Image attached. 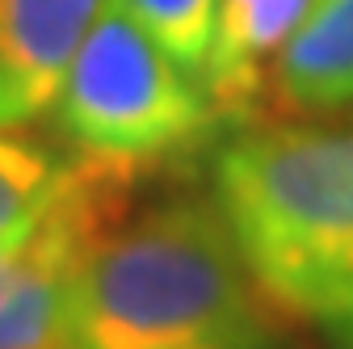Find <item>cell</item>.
Listing matches in <instances>:
<instances>
[{
	"mask_svg": "<svg viewBox=\"0 0 353 349\" xmlns=\"http://www.w3.org/2000/svg\"><path fill=\"white\" fill-rule=\"evenodd\" d=\"M210 198L265 299L353 349V114L232 126L210 156Z\"/></svg>",
	"mask_w": 353,
	"mask_h": 349,
	"instance_id": "cell-1",
	"label": "cell"
},
{
	"mask_svg": "<svg viewBox=\"0 0 353 349\" xmlns=\"http://www.w3.org/2000/svg\"><path fill=\"white\" fill-rule=\"evenodd\" d=\"M219 215L176 194L105 232L72 282V349H244L286 328Z\"/></svg>",
	"mask_w": 353,
	"mask_h": 349,
	"instance_id": "cell-2",
	"label": "cell"
},
{
	"mask_svg": "<svg viewBox=\"0 0 353 349\" xmlns=\"http://www.w3.org/2000/svg\"><path fill=\"white\" fill-rule=\"evenodd\" d=\"M51 114L72 156L135 168L139 177L190 164L223 130L202 80L172 63L122 0L84 34Z\"/></svg>",
	"mask_w": 353,
	"mask_h": 349,
	"instance_id": "cell-3",
	"label": "cell"
},
{
	"mask_svg": "<svg viewBox=\"0 0 353 349\" xmlns=\"http://www.w3.org/2000/svg\"><path fill=\"white\" fill-rule=\"evenodd\" d=\"M139 172L72 156L42 219L0 240V349H72V282L80 261L135 202Z\"/></svg>",
	"mask_w": 353,
	"mask_h": 349,
	"instance_id": "cell-4",
	"label": "cell"
},
{
	"mask_svg": "<svg viewBox=\"0 0 353 349\" xmlns=\"http://www.w3.org/2000/svg\"><path fill=\"white\" fill-rule=\"evenodd\" d=\"M114 0H0V130L51 114L84 34Z\"/></svg>",
	"mask_w": 353,
	"mask_h": 349,
	"instance_id": "cell-5",
	"label": "cell"
},
{
	"mask_svg": "<svg viewBox=\"0 0 353 349\" xmlns=\"http://www.w3.org/2000/svg\"><path fill=\"white\" fill-rule=\"evenodd\" d=\"M265 110L290 118L353 114V0H312L265 68Z\"/></svg>",
	"mask_w": 353,
	"mask_h": 349,
	"instance_id": "cell-6",
	"label": "cell"
},
{
	"mask_svg": "<svg viewBox=\"0 0 353 349\" xmlns=\"http://www.w3.org/2000/svg\"><path fill=\"white\" fill-rule=\"evenodd\" d=\"M307 9L312 0H219V30L202 89L228 130L261 118L265 63L278 55Z\"/></svg>",
	"mask_w": 353,
	"mask_h": 349,
	"instance_id": "cell-7",
	"label": "cell"
},
{
	"mask_svg": "<svg viewBox=\"0 0 353 349\" xmlns=\"http://www.w3.org/2000/svg\"><path fill=\"white\" fill-rule=\"evenodd\" d=\"M68 160L47 143L0 130V240L26 236L51 206Z\"/></svg>",
	"mask_w": 353,
	"mask_h": 349,
	"instance_id": "cell-8",
	"label": "cell"
},
{
	"mask_svg": "<svg viewBox=\"0 0 353 349\" xmlns=\"http://www.w3.org/2000/svg\"><path fill=\"white\" fill-rule=\"evenodd\" d=\"M122 5L172 63L202 80L214 51L219 0H122Z\"/></svg>",
	"mask_w": 353,
	"mask_h": 349,
	"instance_id": "cell-9",
	"label": "cell"
},
{
	"mask_svg": "<svg viewBox=\"0 0 353 349\" xmlns=\"http://www.w3.org/2000/svg\"><path fill=\"white\" fill-rule=\"evenodd\" d=\"M244 349H312V345H303V341H294L286 328H278V332L261 337V341H252V345H244Z\"/></svg>",
	"mask_w": 353,
	"mask_h": 349,
	"instance_id": "cell-10",
	"label": "cell"
}]
</instances>
